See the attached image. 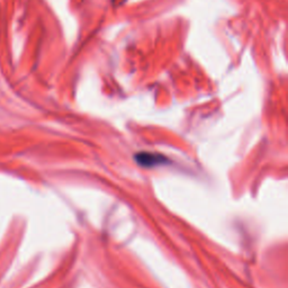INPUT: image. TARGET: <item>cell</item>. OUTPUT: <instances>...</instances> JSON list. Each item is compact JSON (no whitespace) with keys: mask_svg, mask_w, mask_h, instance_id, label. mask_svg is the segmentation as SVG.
I'll list each match as a JSON object with an SVG mask.
<instances>
[{"mask_svg":"<svg viewBox=\"0 0 288 288\" xmlns=\"http://www.w3.org/2000/svg\"><path fill=\"white\" fill-rule=\"evenodd\" d=\"M138 164L144 167H152V166H158L164 164V161L166 160L164 155L155 154V153H148V152H142L136 154L135 156Z\"/></svg>","mask_w":288,"mask_h":288,"instance_id":"obj_1","label":"cell"}]
</instances>
